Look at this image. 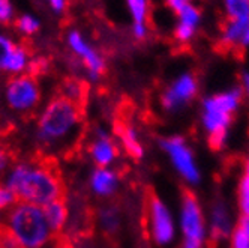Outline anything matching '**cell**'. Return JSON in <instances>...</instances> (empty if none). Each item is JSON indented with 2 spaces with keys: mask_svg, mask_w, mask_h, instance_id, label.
I'll return each mask as SVG.
<instances>
[{
  "mask_svg": "<svg viewBox=\"0 0 249 248\" xmlns=\"http://www.w3.org/2000/svg\"><path fill=\"white\" fill-rule=\"evenodd\" d=\"M5 185L15 194L17 199L41 208L63 199L65 194L60 172L54 164L48 163V159L14 166Z\"/></svg>",
  "mask_w": 249,
  "mask_h": 248,
  "instance_id": "obj_1",
  "label": "cell"
},
{
  "mask_svg": "<svg viewBox=\"0 0 249 248\" xmlns=\"http://www.w3.org/2000/svg\"><path fill=\"white\" fill-rule=\"evenodd\" d=\"M84 109L57 95L41 113L38 120V138L47 146H57L69 141L80 128Z\"/></svg>",
  "mask_w": 249,
  "mask_h": 248,
  "instance_id": "obj_2",
  "label": "cell"
},
{
  "mask_svg": "<svg viewBox=\"0 0 249 248\" xmlns=\"http://www.w3.org/2000/svg\"><path fill=\"white\" fill-rule=\"evenodd\" d=\"M3 227L23 248H44L53 236L44 208L26 202H17L9 209Z\"/></svg>",
  "mask_w": 249,
  "mask_h": 248,
  "instance_id": "obj_3",
  "label": "cell"
},
{
  "mask_svg": "<svg viewBox=\"0 0 249 248\" xmlns=\"http://www.w3.org/2000/svg\"><path fill=\"white\" fill-rule=\"evenodd\" d=\"M5 98L9 109L17 113H29L35 110L41 99V89L36 77L30 74L12 77L6 84Z\"/></svg>",
  "mask_w": 249,
  "mask_h": 248,
  "instance_id": "obj_4",
  "label": "cell"
},
{
  "mask_svg": "<svg viewBox=\"0 0 249 248\" xmlns=\"http://www.w3.org/2000/svg\"><path fill=\"white\" fill-rule=\"evenodd\" d=\"M180 226L183 232V248H201L204 241V218L200 203L191 190H183Z\"/></svg>",
  "mask_w": 249,
  "mask_h": 248,
  "instance_id": "obj_5",
  "label": "cell"
},
{
  "mask_svg": "<svg viewBox=\"0 0 249 248\" xmlns=\"http://www.w3.org/2000/svg\"><path fill=\"white\" fill-rule=\"evenodd\" d=\"M162 149L170 155L173 166L179 172L183 178L191 182L197 184L200 181V172L195 166V159L191 149L185 145V140L182 137H170L161 141Z\"/></svg>",
  "mask_w": 249,
  "mask_h": 248,
  "instance_id": "obj_6",
  "label": "cell"
},
{
  "mask_svg": "<svg viewBox=\"0 0 249 248\" xmlns=\"http://www.w3.org/2000/svg\"><path fill=\"white\" fill-rule=\"evenodd\" d=\"M149 217H150V229H152L153 239L159 245L170 244L174 236L173 218L168 208L153 192L149 197Z\"/></svg>",
  "mask_w": 249,
  "mask_h": 248,
  "instance_id": "obj_7",
  "label": "cell"
},
{
  "mask_svg": "<svg viewBox=\"0 0 249 248\" xmlns=\"http://www.w3.org/2000/svg\"><path fill=\"white\" fill-rule=\"evenodd\" d=\"M198 89L197 78L192 74H183L177 78L168 89L162 94V105L164 109L173 112L177 110L186 102H189Z\"/></svg>",
  "mask_w": 249,
  "mask_h": 248,
  "instance_id": "obj_8",
  "label": "cell"
},
{
  "mask_svg": "<svg viewBox=\"0 0 249 248\" xmlns=\"http://www.w3.org/2000/svg\"><path fill=\"white\" fill-rule=\"evenodd\" d=\"M68 42H69V47L74 50L75 55L81 57L83 63L86 65L89 71L90 78L92 80L99 78V76L104 74V71H105V63L102 57L81 38V35L78 32H71L68 35Z\"/></svg>",
  "mask_w": 249,
  "mask_h": 248,
  "instance_id": "obj_9",
  "label": "cell"
},
{
  "mask_svg": "<svg viewBox=\"0 0 249 248\" xmlns=\"http://www.w3.org/2000/svg\"><path fill=\"white\" fill-rule=\"evenodd\" d=\"M89 152H90V156L98 164V167H108L117 156V146L108 134L99 130Z\"/></svg>",
  "mask_w": 249,
  "mask_h": 248,
  "instance_id": "obj_10",
  "label": "cell"
},
{
  "mask_svg": "<svg viewBox=\"0 0 249 248\" xmlns=\"http://www.w3.org/2000/svg\"><path fill=\"white\" fill-rule=\"evenodd\" d=\"M242 102V89H233L224 94L213 95L204 101V112H216L233 114Z\"/></svg>",
  "mask_w": 249,
  "mask_h": 248,
  "instance_id": "obj_11",
  "label": "cell"
},
{
  "mask_svg": "<svg viewBox=\"0 0 249 248\" xmlns=\"http://www.w3.org/2000/svg\"><path fill=\"white\" fill-rule=\"evenodd\" d=\"M117 184H119L117 174L107 167H98L90 176V187L93 192L101 197L111 196L117 190Z\"/></svg>",
  "mask_w": 249,
  "mask_h": 248,
  "instance_id": "obj_12",
  "label": "cell"
},
{
  "mask_svg": "<svg viewBox=\"0 0 249 248\" xmlns=\"http://www.w3.org/2000/svg\"><path fill=\"white\" fill-rule=\"evenodd\" d=\"M116 131L122 140V145L123 148L126 149V152L135 158L140 159L143 156V146H141L140 140L137 137V133L134 131V128L131 125H128L126 122H116Z\"/></svg>",
  "mask_w": 249,
  "mask_h": 248,
  "instance_id": "obj_13",
  "label": "cell"
},
{
  "mask_svg": "<svg viewBox=\"0 0 249 248\" xmlns=\"http://www.w3.org/2000/svg\"><path fill=\"white\" fill-rule=\"evenodd\" d=\"M44 214L48 221V226L53 233H59L65 227L68 220V208L63 199L51 202L47 206H44Z\"/></svg>",
  "mask_w": 249,
  "mask_h": 248,
  "instance_id": "obj_14",
  "label": "cell"
},
{
  "mask_svg": "<svg viewBox=\"0 0 249 248\" xmlns=\"http://www.w3.org/2000/svg\"><path fill=\"white\" fill-rule=\"evenodd\" d=\"M87 84L78 78H66L60 86V95L84 109L87 98Z\"/></svg>",
  "mask_w": 249,
  "mask_h": 248,
  "instance_id": "obj_15",
  "label": "cell"
},
{
  "mask_svg": "<svg viewBox=\"0 0 249 248\" xmlns=\"http://www.w3.org/2000/svg\"><path fill=\"white\" fill-rule=\"evenodd\" d=\"M230 215L224 203H216L212 210V238L218 241L228 235Z\"/></svg>",
  "mask_w": 249,
  "mask_h": 248,
  "instance_id": "obj_16",
  "label": "cell"
},
{
  "mask_svg": "<svg viewBox=\"0 0 249 248\" xmlns=\"http://www.w3.org/2000/svg\"><path fill=\"white\" fill-rule=\"evenodd\" d=\"M29 50L24 45H15L11 51L9 57L6 59L3 71H8L11 74H20L29 66Z\"/></svg>",
  "mask_w": 249,
  "mask_h": 248,
  "instance_id": "obj_17",
  "label": "cell"
},
{
  "mask_svg": "<svg viewBox=\"0 0 249 248\" xmlns=\"http://www.w3.org/2000/svg\"><path fill=\"white\" fill-rule=\"evenodd\" d=\"M231 120H233V114L216 113V112H204L203 114V125L209 134L227 133Z\"/></svg>",
  "mask_w": 249,
  "mask_h": 248,
  "instance_id": "obj_18",
  "label": "cell"
},
{
  "mask_svg": "<svg viewBox=\"0 0 249 248\" xmlns=\"http://www.w3.org/2000/svg\"><path fill=\"white\" fill-rule=\"evenodd\" d=\"M225 11L228 20L249 19V0H225Z\"/></svg>",
  "mask_w": 249,
  "mask_h": 248,
  "instance_id": "obj_19",
  "label": "cell"
},
{
  "mask_svg": "<svg viewBox=\"0 0 249 248\" xmlns=\"http://www.w3.org/2000/svg\"><path fill=\"white\" fill-rule=\"evenodd\" d=\"M99 223L107 233H116L119 229V224H120L117 209L111 208V206L102 209L99 214Z\"/></svg>",
  "mask_w": 249,
  "mask_h": 248,
  "instance_id": "obj_20",
  "label": "cell"
},
{
  "mask_svg": "<svg viewBox=\"0 0 249 248\" xmlns=\"http://www.w3.org/2000/svg\"><path fill=\"white\" fill-rule=\"evenodd\" d=\"M239 203L243 215H249V158L246 163V170L243 174V179L240 182V190H239Z\"/></svg>",
  "mask_w": 249,
  "mask_h": 248,
  "instance_id": "obj_21",
  "label": "cell"
},
{
  "mask_svg": "<svg viewBox=\"0 0 249 248\" xmlns=\"http://www.w3.org/2000/svg\"><path fill=\"white\" fill-rule=\"evenodd\" d=\"M177 15L180 17V23H185V24H189L192 27H195L198 24L200 19H201V12L198 8H195L194 5L191 3H185L182 6V9L177 12Z\"/></svg>",
  "mask_w": 249,
  "mask_h": 248,
  "instance_id": "obj_22",
  "label": "cell"
},
{
  "mask_svg": "<svg viewBox=\"0 0 249 248\" xmlns=\"http://www.w3.org/2000/svg\"><path fill=\"white\" fill-rule=\"evenodd\" d=\"M135 24H144L147 17V0H126Z\"/></svg>",
  "mask_w": 249,
  "mask_h": 248,
  "instance_id": "obj_23",
  "label": "cell"
},
{
  "mask_svg": "<svg viewBox=\"0 0 249 248\" xmlns=\"http://www.w3.org/2000/svg\"><path fill=\"white\" fill-rule=\"evenodd\" d=\"M14 24L23 35H33L39 29V21L36 19H33L32 15H21L18 20H15Z\"/></svg>",
  "mask_w": 249,
  "mask_h": 248,
  "instance_id": "obj_24",
  "label": "cell"
},
{
  "mask_svg": "<svg viewBox=\"0 0 249 248\" xmlns=\"http://www.w3.org/2000/svg\"><path fill=\"white\" fill-rule=\"evenodd\" d=\"M17 200H18V199H17V196H15V194L3 184H0V210H2V209H6V208H12L15 203H17Z\"/></svg>",
  "mask_w": 249,
  "mask_h": 248,
  "instance_id": "obj_25",
  "label": "cell"
},
{
  "mask_svg": "<svg viewBox=\"0 0 249 248\" xmlns=\"http://www.w3.org/2000/svg\"><path fill=\"white\" fill-rule=\"evenodd\" d=\"M14 47L15 45H14V42L9 38L3 37V35H0V69H2V71L5 68L6 59L9 57L11 51L14 50Z\"/></svg>",
  "mask_w": 249,
  "mask_h": 248,
  "instance_id": "obj_26",
  "label": "cell"
},
{
  "mask_svg": "<svg viewBox=\"0 0 249 248\" xmlns=\"http://www.w3.org/2000/svg\"><path fill=\"white\" fill-rule=\"evenodd\" d=\"M194 29L192 26L189 24H185V23H180L174 29V38L180 42H188L192 37H194Z\"/></svg>",
  "mask_w": 249,
  "mask_h": 248,
  "instance_id": "obj_27",
  "label": "cell"
},
{
  "mask_svg": "<svg viewBox=\"0 0 249 248\" xmlns=\"http://www.w3.org/2000/svg\"><path fill=\"white\" fill-rule=\"evenodd\" d=\"M14 8L11 0H0V24H8L12 20Z\"/></svg>",
  "mask_w": 249,
  "mask_h": 248,
  "instance_id": "obj_28",
  "label": "cell"
},
{
  "mask_svg": "<svg viewBox=\"0 0 249 248\" xmlns=\"http://www.w3.org/2000/svg\"><path fill=\"white\" fill-rule=\"evenodd\" d=\"M0 239H2V248H23L8 230L2 226L0 227Z\"/></svg>",
  "mask_w": 249,
  "mask_h": 248,
  "instance_id": "obj_29",
  "label": "cell"
},
{
  "mask_svg": "<svg viewBox=\"0 0 249 248\" xmlns=\"http://www.w3.org/2000/svg\"><path fill=\"white\" fill-rule=\"evenodd\" d=\"M233 248H249V236L239 226L233 232Z\"/></svg>",
  "mask_w": 249,
  "mask_h": 248,
  "instance_id": "obj_30",
  "label": "cell"
},
{
  "mask_svg": "<svg viewBox=\"0 0 249 248\" xmlns=\"http://www.w3.org/2000/svg\"><path fill=\"white\" fill-rule=\"evenodd\" d=\"M9 161H11V155L8 151H5L3 148H0V173H2L8 166H9Z\"/></svg>",
  "mask_w": 249,
  "mask_h": 248,
  "instance_id": "obj_31",
  "label": "cell"
},
{
  "mask_svg": "<svg viewBox=\"0 0 249 248\" xmlns=\"http://www.w3.org/2000/svg\"><path fill=\"white\" fill-rule=\"evenodd\" d=\"M134 35L137 39H143L146 37V24H134Z\"/></svg>",
  "mask_w": 249,
  "mask_h": 248,
  "instance_id": "obj_32",
  "label": "cell"
},
{
  "mask_svg": "<svg viewBox=\"0 0 249 248\" xmlns=\"http://www.w3.org/2000/svg\"><path fill=\"white\" fill-rule=\"evenodd\" d=\"M50 5L56 12H62L65 9V0H50Z\"/></svg>",
  "mask_w": 249,
  "mask_h": 248,
  "instance_id": "obj_33",
  "label": "cell"
},
{
  "mask_svg": "<svg viewBox=\"0 0 249 248\" xmlns=\"http://www.w3.org/2000/svg\"><path fill=\"white\" fill-rule=\"evenodd\" d=\"M242 83H243V91L246 92V95L249 96V73H245L242 76Z\"/></svg>",
  "mask_w": 249,
  "mask_h": 248,
  "instance_id": "obj_34",
  "label": "cell"
},
{
  "mask_svg": "<svg viewBox=\"0 0 249 248\" xmlns=\"http://www.w3.org/2000/svg\"><path fill=\"white\" fill-rule=\"evenodd\" d=\"M249 45V29L245 32V35H243V39H242V48H245V47H248Z\"/></svg>",
  "mask_w": 249,
  "mask_h": 248,
  "instance_id": "obj_35",
  "label": "cell"
},
{
  "mask_svg": "<svg viewBox=\"0 0 249 248\" xmlns=\"http://www.w3.org/2000/svg\"><path fill=\"white\" fill-rule=\"evenodd\" d=\"M56 248H72V245H71L68 241H59V244H57Z\"/></svg>",
  "mask_w": 249,
  "mask_h": 248,
  "instance_id": "obj_36",
  "label": "cell"
},
{
  "mask_svg": "<svg viewBox=\"0 0 249 248\" xmlns=\"http://www.w3.org/2000/svg\"><path fill=\"white\" fill-rule=\"evenodd\" d=\"M0 248H2V239H0Z\"/></svg>",
  "mask_w": 249,
  "mask_h": 248,
  "instance_id": "obj_37",
  "label": "cell"
},
{
  "mask_svg": "<svg viewBox=\"0 0 249 248\" xmlns=\"http://www.w3.org/2000/svg\"><path fill=\"white\" fill-rule=\"evenodd\" d=\"M182 2H185V3H186V0H182Z\"/></svg>",
  "mask_w": 249,
  "mask_h": 248,
  "instance_id": "obj_38",
  "label": "cell"
},
{
  "mask_svg": "<svg viewBox=\"0 0 249 248\" xmlns=\"http://www.w3.org/2000/svg\"><path fill=\"white\" fill-rule=\"evenodd\" d=\"M0 212H2V210H0ZM0 217H2V214H0Z\"/></svg>",
  "mask_w": 249,
  "mask_h": 248,
  "instance_id": "obj_39",
  "label": "cell"
}]
</instances>
